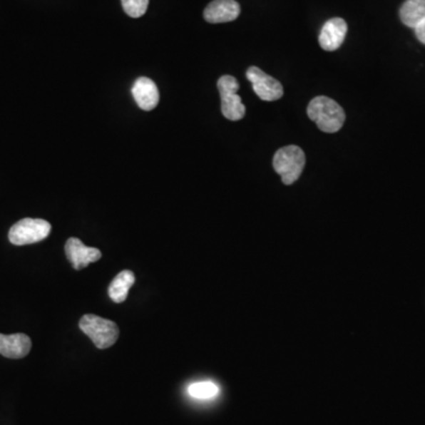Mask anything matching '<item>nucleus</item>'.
<instances>
[{
  "label": "nucleus",
  "mask_w": 425,
  "mask_h": 425,
  "mask_svg": "<svg viewBox=\"0 0 425 425\" xmlns=\"http://www.w3.org/2000/svg\"><path fill=\"white\" fill-rule=\"evenodd\" d=\"M307 115L313 122H316L320 130L327 134L339 131L347 118L343 108L336 101L326 96L313 98L307 106Z\"/></svg>",
  "instance_id": "obj_1"
},
{
  "label": "nucleus",
  "mask_w": 425,
  "mask_h": 425,
  "mask_svg": "<svg viewBox=\"0 0 425 425\" xmlns=\"http://www.w3.org/2000/svg\"><path fill=\"white\" fill-rule=\"evenodd\" d=\"M66 254L76 271L88 267L90 264L96 262L102 257L100 250L88 247L77 237H70L69 240L66 241Z\"/></svg>",
  "instance_id": "obj_7"
},
{
  "label": "nucleus",
  "mask_w": 425,
  "mask_h": 425,
  "mask_svg": "<svg viewBox=\"0 0 425 425\" xmlns=\"http://www.w3.org/2000/svg\"><path fill=\"white\" fill-rule=\"evenodd\" d=\"M135 282V275L131 271H122L116 275L109 286V297L113 302L121 304L127 300L129 290Z\"/></svg>",
  "instance_id": "obj_12"
},
{
  "label": "nucleus",
  "mask_w": 425,
  "mask_h": 425,
  "mask_svg": "<svg viewBox=\"0 0 425 425\" xmlns=\"http://www.w3.org/2000/svg\"><path fill=\"white\" fill-rule=\"evenodd\" d=\"M399 17L405 26L415 29L425 19V0H406L399 10Z\"/></svg>",
  "instance_id": "obj_13"
},
{
  "label": "nucleus",
  "mask_w": 425,
  "mask_h": 425,
  "mask_svg": "<svg viewBox=\"0 0 425 425\" xmlns=\"http://www.w3.org/2000/svg\"><path fill=\"white\" fill-rule=\"evenodd\" d=\"M217 89L221 97V111L230 121H240L246 115L241 97L237 95L239 83L233 76L225 75L217 81Z\"/></svg>",
  "instance_id": "obj_5"
},
{
  "label": "nucleus",
  "mask_w": 425,
  "mask_h": 425,
  "mask_svg": "<svg viewBox=\"0 0 425 425\" xmlns=\"http://www.w3.org/2000/svg\"><path fill=\"white\" fill-rule=\"evenodd\" d=\"M414 30H415V35L416 37H417V39H419L422 44L425 45V19L424 21H421Z\"/></svg>",
  "instance_id": "obj_16"
},
{
  "label": "nucleus",
  "mask_w": 425,
  "mask_h": 425,
  "mask_svg": "<svg viewBox=\"0 0 425 425\" xmlns=\"http://www.w3.org/2000/svg\"><path fill=\"white\" fill-rule=\"evenodd\" d=\"M51 225L43 219H23L11 227L9 239L16 246L36 244L48 237Z\"/></svg>",
  "instance_id": "obj_4"
},
{
  "label": "nucleus",
  "mask_w": 425,
  "mask_h": 425,
  "mask_svg": "<svg viewBox=\"0 0 425 425\" xmlns=\"http://www.w3.org/2000/svg\"><path fill=\"white\" fill-rule=\"evenodd\" d=\"M126 14L131 18H140L147 12L149 0H121Z\"/></svg>",
  "instance_id": "obj_15"
},
{
  "label": "nucleus",
  "mask_w": 425,
  "mask_h": 425,
  "mask_svg": "<svg viewBox=\"0 0 425 425\" xmlns=\"http://www.w3.org/2000/svg\"><path fill=\"white\" fill-rule=\"evenodd\" d=\"M131 93L135 102L144 111H150L158 106L160 102V93L154 81L148 77H140L134 83Z\"/></svg>",
  "instance_id": "obj_11"
},
{
  "label": "nucleus",
  "mask_w": 425,
  "mask_h": 425,
  "mask_svg": "<svg viewBox=\"0 0 425 425\" xmlns=\"http://www.w3.org/2000/svg\"><path fill=\"white\" fill-rule=\"evenodd\" d=\"M240 12V5L235 0H214L205 9L203 17L210 24H220L235 21Z\"/></svg>",
  "instance_id": "obj_9"
},
{
  "label": "nucleus",
  "mask_w": 425,
  "mask_h": 425,
  "mask_svg": "<svg viewBox=\"0 0 425 425\" xmlns=\"http://www.w3.org/2000/svg\"><path fill=\"white\" fill-rule=\"evenodd\" d=\"M31 339L24 333L1 334L0 333V354L11 359H21L31 351Z\"/></svg>",
  "instance_id": "obj_10"
},
{
  "label": "nucleus",
  "mask_w": 425,
  "mask_h": 425,
  "mask_svg": "<svg viewBox=\"0 0 425 425\" xmlns=\"http://www.w3.org/2000/svg\"><path fill=\"white\" fill-rule=\"evenodd\" d=\"M79 329L101 350L115 345L120 336V329L115 322L95 314L83 316L79 320Z\"/></svg>",
  "instance_id": "obj_3"
},
{
  "label": "nucleus",
  "mask_w": 425,
  "mask_h": 425,
  "mask_svg": "<svg viewBox=\"0 0 425 425\" xmlns=\"http://www.w3.org/2000/svg\"><path fill=\"white\" fill-rule=\"evenodd\" d=\"M305 153L297 145L280 148L273 158V168L282 176L284 185H293L305 167Z\"/></svg>",
  "instance_id": "obj_2"
},
{
  "label": "nucleus",
  "mask_w": 425,
  "mask_h": 425,
  "mask_svg": "<svg viewBox=\"0 0 425 425\" xmlns=\"http://www.w3.org/2000/svg\"><path fill=\"white\" fill-rule=\"evenodd\" d=\"M188 394L195 399H210L219 394V386L212 382H199L189 385Z\"/></svg>",
  "instance_id": "obj_14"
},
{
  "label": "nucleus",
  "mask_w": 425,
  "mask_h": 425,
  "mask_svg": "<svg viewBox=\"0 0 425 425\" xmlns=\"http://www.w3.org/2000/svg\"><path fill=\"white\" fill-rule=\"evenodd\" d=\"M247 79L252 83L254 93L265 102H275L284 96V88L278 79L265 73L257 66H250L246 72Z\"/></svg>",
  "instance_id": "obj_6"
},
{
  "label": "nucleus",
  "mask_w": 425,
  "mask_h": 425,
  "mask_svg": "<svg viewBox=\"0 0 425 425\" xmlns=\"http://www.w3.org/2000/svg\"><path fill=\"white\" fill-rule=\"evenodd\" d=\"M347 34V21L343 18H332L322 26L319 44L325 51H336L343 44Z\"/></svg>",
  "instance_id": "obj_8"
}]
</instances>
